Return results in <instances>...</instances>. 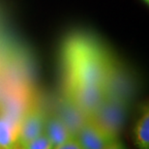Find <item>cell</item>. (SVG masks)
<instances>
[{
  "mask_svg": "<svg viewBox=\"0 0 149 149\" xmlns=\"http://www.w3.org/2000/svg\"><path fill=\"white\" fill-rule=\"evenodd\" d=\"M19 123L0 112V149H13L17 143Z\"/></svg>",
  "mask_w": 149,
  "mask_h": 149,
  "instance_id": "ba28073f",
  "label": "cell"
},
{
  "mask_svg": "<svg viewBox=\"0 0 149 149\" xmlns=\"http://www.w3.org/2000/svg\"><path fill=\"white\" fill-rule=\"evenodd\" d=\"M24 146L26 149H52V143L45 134L27 142Z\"/></svg>",
  "mask_w": 149,
  "mask_h": 149,
  "instance_id": "30bf717a",
  "label": "cell"
},
{
  "mask_svg": "<svg viewBox=\"0 0 149 149\" xmlns=\"http://www.w3.org/2000/svg\"><path fill=\"white\" fill-rule=\"evenodd\" d=\"M46 115L42 109L37 107L29 108L19 123L17 141L25 145L32 139L44 134Z\"/></svg>",
  "mask_w": 149,
  "mask_h": 149,
  "instance_id": "5b68a950",
  "label": "cell"
},
{
  "mask_svg": "<svg viewBox=\"0 0 149 149\" xmlns=\"http://www.w3.org/2000/svg\"><path fill=\"white\" fill-rule=\"evenodd\" d=\"M44 134L52 143V149L74 136L63 121L55 113L49 115L45 119Z\"/></svg>",
  "mask_w": 149,
  "mask_h": 149,
  "instance_id": "52a82bcc",
  "label": "cell"
},
{
  "mask_svg": "<svg viewBox=\"0 0 149 149\" xmlns=\"http://www.w3.org/2000/svg\"><path fill=\"white\" fill-rule=\"evenodd\" d=\"M105 149H127V148L125 147V145L123 144V142L120 141V139H118L117 141H115L113 143L109 145V146Z\"/></svg>",
  "mask_w": 149,
  "mask_h": 149,
  "instance_id": "7c38bea8",
  "label": "cell"
},
{
  "mask_svg": "<svg viewBox=\"0 0 149 149\" xmlns=\"http://www.w3.org/2000/svg\"><path fill=\"white\" fill-rule=\"evenodd\" d=\"M134 141L138 149H149V109L142 106L134 127Z\"/></svg>",
  "mask_w": 149,
  "mask_h": 149,
  "instance_id": "9c48e42d",
  "label": "cell"
},
{
  "mask_svg": "<svg viewBox=\"0 0 149 149\" xmlns=\"http://www.w3.org/2000/svg\"><path fill=\"white\" fill-rule=\"evenodd\" d=\"M142 1H143L144 3H145V4H146V5H148V3H149V0H142Z\"/></svg>",
  "mask_w": 149,
  "mask_h": 149,
  "instance_id": "5bb4252c",
  "label": "cell"
},
{
  "mask_svg": "<svg viewBox=\"0 0 149 149\" xmlns=\"http://www.w3.org/2000/svg\"><path fill=\"white\" fill-rule=\"evenodd\" d=\"M55 114L63 121V123L66 125L68 130L74 136L89 118L84 112H82L65 97L58 101Z\"/></svg>",
  "mask_w": 149,
  "mask_h": 149,
  "instance_id": "8992f818",
  "label": "cell"
},
{
  "mask_svg": "<svg viewBox=\"0 0 149 149\" xmlns=\"http://www.w3.org/2000/svg\"><path fill=\"white\" fill-rule=\"evenodd\" d=\"M129 106L130 103L106 97L89 118L108 133L119 136L127 119Z\"/></svg>",
  "mask_w": 149,
  "mask_h": 149,
  "instance_id": "7a4b0ae2",
  "label": "cell"
},
{
  "mask_svg": "<svg viewBox=\"0 0 149 149\" xmlns=\"http://www.w3.org/2000/svg\"><path fill=\"white\" fill-rule=\"evenodd\" d=\"M53 149H82L79 143L77 142L74 136L68 139L67 141H65L64 143H62L58 146L54 147Z\"/></svg>",
  "mask_w": 149,
  "mask_h": 149,
  "instance_id": "8fae6325",
  "label": "cell"
},
{
  "mask_svg": "<svg viewBox=\"0 0 149 149\" xmlns=\"http://www.w3.org/2000/svg\"><path fill=\"white\" fill-rule=\"evenodd\" d=\"M64 97L86 115L90 116L106 98L103 86L64 85Z\"/></svg>",
  "mask_w": 149,
  "mask_h": 149,
  "instance_id": "3957f363",
  "label": "cell"
},
{
  "mask_svg": "<svg viewBox=\"0 0 149 149\" xmlns=\"http://www.w3.org/2000/svg\"><path fill=\"white\" fill-rule=\"evenodd\" d=\"M13 149H26V147H25L23 144L19 143V142L17 141V143L16 145H15V147H14Z\"/></svg>",
  "mask_w": 149,
  "mask_h": 149,
  "instance_id": "4fadbf2b",
  "label": "cell"
},
{
  "mask_svg": "<svg viewBox=\"0 0 149 149\" xmlns=\"http://www.w3.org/2000/svg\"><path fill=\"white\" fill-rule=\"evenodd\" d=\"M74 138L82 149H105L117 141L119 136L108 133L88 118Z\"/></svg>",
  "mask_w": 149,
  "mask_h": 149,
  "instance_id": "277c9868",
  "label": "cell"
},
{
  "mask_svg": "<svg viewBox=\"0 0 149 149\" xmlns=\"http://www.w3.org/2000/svg\"><path fill=\"white\" fill-rule=\"evenodd\" d=\"M64 85L103 86L116 63L109 49L93 35L74 31L65 39L61 49Z\"/></svg>",
  "mask_w": 149,
  "mask_h": 149,
  "instance_id": "6da1fadb",
  "label": "cell"
}]
</instances>
